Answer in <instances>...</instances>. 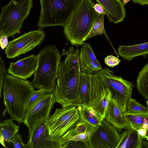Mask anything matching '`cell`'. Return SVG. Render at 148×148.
Wrapping results in <instances>:
<instances>
[{
    "mask_svg": "<svg viewBox=\"0 0 148 148\" xmlns=\"http://www.w3.org/2000/svg\"><path fill=\"white\" fill-rule=\"evenodd\" d=\"M79 51L73 46L63 49L62 55L66 56L59 65L56 87L53 93L56 103L62 107L72 106L79 95L81 71L79 63Z\"/></svg>",
    "mask_w": 148,
    "mask_h": 148,
    "instance_id": "cell-1",
    "label": "cell"
},
{
    "mask_svg": "<svg viewBox=\"0 0 148 148\" xmlns=\"http://www.w3.org/2000/svg\"><path fill=\"white\" fill-rule=\"evenodd\" d=\"M30 82L7 74L3 84V101L5 108L2 115L9 114L19 124L23 123L27 105L35 90Z\"/></svg>",
    "mask_w": 148,
    "mask_h": 148,
    "instance_id": "cell-2",
    "label": "cell"
},
{
    "mask_svg": "<svg viewBox=\"0 0 148 148\" xmlns=\"http://www.w3.org/2000/svg\"><path fill=\"white\" fill-rule=\"evenodd\" d=\"M92 0H81L63 27L67 41L77 47L81 46L99 16Z\"/></svg>",
    "mask_w": 148,
    "mask_h": 148,
    "instance_id": "cell-3",
    "label": "cell"
},
{
    "mask_svg": "<svg viewBox=\"0 0 148 148\" xmlns=\"http://www.w3.org/2000/svg\"><path fill=\"white\" fill-rule=\"evenodd\" d=\"M38 55V65L31 84L34 88L45 90L47 94L53 93L56 85L58 68L62 55L54 45L43 48Z\"/></svg>",
    "mask_w": 148,
    "mask_h": 148,
    "instance_id": "cell-4",
    "label": "cell"
},
{
    "mask_svg": "<svg viewBox=\"0 0 148 148\" xmlns=\"http://www.w3.org/2000/svg\"><path fill=\"white\" fill-rule=\"evenodd\" d=\"M41 8L37 23L39 29L66 24L81 0H39Z\"/></svg>",
    "mask_w": 148,
    "mask_h": 148,
    "instance_id": "cell-5",
    "label": "cell"
},
{
    "mask_svg": "<svg viewBox=\"0 0 148 148\" xmlns=\"http://www.w3.org/2000/svg\"><path fill=\"white\" fill-rule=\"evenodd\" d=\"M32 7V0H12L2 7L0 36L5 35L8 38L18 33Z\"/></svg>",
    "mask_w": 148,
    "mask_h": 148,
    "instance_id": "cell-6",
    "label": "cell"
},
{
    "mask_svg": "<svg viewBox=\"0 0 148 148\" xmlns=\"http://www.w3.org/2000/svg\"><path fill=\"white\" fill-rule=\"evenodd\" d=\"M99 71L111 92V100L116 103L122 113H125L127 102L132 97L134 84L116 75L108 68Z\"/></svg>",
    "mask_w": 148,
    "mask_h": 148,
    "instance_id": "cell-7",
    "label": "cell"
},
{
    "mask_svg": "<svg viewBox=\"0 0 148 148\" xmlns=\"http://www.w3.org/2000/svg\"><path fill=\"white\" fill-rule=\"evenodd\" d=\"M80 119L77 106L57 108L47 121L50 133L62 137Z\"/></svg>",
    "mask_w": 148,
    "mask_h": 148,
    "instance_id": "cell-8",
    "label": "cell"
},
{
    "mask_svg": "<svg viewBox=\"0 0 148 148\" xmlns=\"http://www.w3.org/2000/svg\"><path fill=\"white\" fill-rule=\"evenodd\" d=\"M46 34L42 29L25 33L10 41L5 50L8 58L18 57L20 55L40 45L44 41Z\"/></svg>",
    "mask_w": 148,
    "mask_h": 148,
    "instance_id": "cell-9",
    "label": "cell"
},
{
    "mask_svg": "<svg viewBox=\"0 0 148 148\" xmlns=\"http://www.w3.org/2000/svg\"><path fill=\"white\" fill-rule=\"evenodd\" d=\"M48 120H41L29 136L26 148H62L61 137L51 134Z\"/></svg>",
    "mask_w": 148,
    "mask_h": 148,
    "instance_id": "cell-10",
    "label": "cell"
},
{
    "mask_svg": "<svg viewBox=\"0 0 148 148\" xmlns=\"http://www.w3.org/2000/svg\"><path fill=\"white\" fill-rule=\"evenodd\" d=\"M117 129L105 119L88 140L90 148H117L120 139Z\"/></svg>",
    "mask_w": 148,
    "mask_h": 148,
    "instance_id": "cell-11",
    "label": "cell"
},
{
    "mask_svg": "<svg viewBox=\"0 0 148 148\" xmlns=\"http://www.w3.org/2000/svg\"><path fill=\"white\" fill-rule=\"evenodd\" d=\"M56 99L53 93L46 94L35 105L27 110L23 123L28 128L29 135L41 120H48Z\"/></svg>",
    "mask_w": 148,
    "mask_h": 148,
    "instance_id": "cell-12",
    "label": "cell"
},
{
    "mask_svg": "<svg viewBox=\"0 0 148 148\" xmlns=\"http://www.w3.org/2000/svg\"><path fill=\"white\" fill-rule=\"evenodd\" d=\"M38 55H31L14 62H11L7 71L17 78L26 80L34 75L38 65Z\"/></svg>",
    "mask_w": 148,
    "mask_h": 148,
    "instance_id": "cell-13",
    "label": "cell"
},
{
    "mask_svg": "<svg viewBox=\"0 0 148 148\" xmlns=\"http://www.w3.org/2000/svg\"><path fill=\"white\" fill-rule=\"evenodd\" d=\"M82 73L93 75L103 68L95 55L90 44L84 42L81 45L79 55Z\"/></svg>",
    "mask_w": 148,
    "mask_h": 148,
    "instance_id": "cell-14",
    "label": "cell"
},
{
    "mask_svg": "<svg viewBox=\"0 0 148 148\" xmlns=\"http://www.w3.org/2000/svg\"><path fill=\"white\" fill-rule=\"evenodd\" d=\"M103 8L109 21L114 24L123 21L126 11L121 0H96Z\"/></svg>",
    "mask_w": 148,
    "mask_h": 148,
    "instance_id": "cell-15",
    "label": "cell"
},
{
    "mask_svg": "<svg viewBox=\"0 0 148 148\" xmlns=\"http://www.w3.org/2000/svg\"><path fill=\"white\" fill-rule=\"evenodd\" d=\"M92 75L81 72L80 77L79 95L73 106H91Z\"/></svg>",
    "mask_w": 148,
    "mask_h": 148,
    "instance_id": "cell-16",
    "label": "cell"
},
{
    "mask_svg": "<svg viewBox=\"0 0 148 148\" xmlns=\"http://www.w3.org/2000/svg\"><path fill=\"white\" fill-rule=\"evenodd\" d=\"M104 119L114 126L119 132L128 129L127 122L117 105L110 100L106 110Z\"/></svg>",
    "mask_w": 148,
    "mask_h": 148,
    "instance_id": "cell-17",
    "label": "cell"
},
{
    "mask_svg": "<svg viewBox=\"0 0 148 148\" xmlns=\"http://www.w3.org/2000/svg\"><path fill=\"white\" fill-rule=\"evenodd\" d=\"M143 139L137 130L127 129L120 134L117 148H142Z\"/></svg>",
    "mask_w": 148,
    "mask_h": 148,
    "instance_id": "cell-18",
    "label": "cell"
},
{
    "mask_svg": "<svg viewBox=\"0 0 148 148\" xmlns=\"http://www.w3.org/2000/svg\"><path fill=\"white\" fill-rule=\"evenodd\" d=\"M118 54L124 60L128 61L139 56L148 53V42L131 46L120 45L117 49Z\"/></svg>",
    "mask_w": 148,
    "mask_h": 148,
    "instance_id": "cell-19",
    "label": "cell"
},
{
    "mask_svg": "<svg viewBox=\"0 0 148 148\" xmlns=\"http://www.w3.org/2000/svg\"><path fill=\"white\" fill-rule=\"evenodd\" d=\"M77 106L80 119L95 128L101 125L102 120L91 106Z\"/></svg>",
    "mask_w": 148,
    "mask_h": 148,
    "instance_id": "cell-20",
    "label": "cell"
},
{
    "mask_svg": "<svg viewBox=\"0 0 148 148\" xmlns=\"http://www.w3.org/2000/svg\"><path fill=\"white\" fill-rule=\"evenodd\" d=\"M108 90V89L104 84L102 77L99 71L93 75L91 106L101 98Z\"/></svg>",
    "mask_w": 148,
    "mask_h": 148,
    "instance_id": "cell-21",
    "label": "cell"
},
{
    "mask_svg": "<svg viewBox=\"0 0 148 148\" xmlns=\"http://www.w3.org/2000/svg\"><path fill=\"white\" fill-rule=\"evenodd\" d=\"M12 119L3 121L0 123V141L1 144L5 147L4 141L9 143L18 131L19 126L15 124Z\"/></svg>",
    "mask_w": 148,
    "mask_h": 148,
    "instance_id": "cell-22",
    "label": "cell"
},
{
    "mask_svg": "<svg viewBox=\"0 0 148 148\" xmlns=\"http://www.w3.org/2000/svg\"><path fill=\"white\" fill-rule=\"evenodd\" d=\"M136 87L139 92L146 100H148V63L138 73Z\"/></svg>",
    "mask_w": 148,
    "mask_h": 148,
    "instance_id": "cell-23",
    "label": "cell"
},
{
    "mask_svg": "<svg viewBox=\"0 0 148 148\" xmlns=\"http://www.w3.org/2000/svg\"><path fill=\"white\" fill-rule=\"evenodd\" d=\"M123 114L127 122L128 129L132 128L137 130L142 128L144 123L148 120V114H130L125 113Z\"/></svg>",
    "mask_w": 148,
    "mask_h": 148,
    "instance_id": "cell-24",
    "label": "cell"
},
{
    "mask_svg": "<svg viewBox=\"0 0 148 148\" xmlns=\"http://www.w3.org/2000/svg\"><path fill=\"white\" fill-rule=\"evenodd\" d=\"M105 15V14H103L99 16L94 23L91 30L85 38V40L95 36L98 35H102L103 34L112 47L115 53L119 57V55L114 48L105 29L104 26V19Z\"/></svg>",
    "mask_w": 148,
    "mask_h": 148,
    "instance_id": "cell-25",
    "label": "cell"
},
{
    "mask_svg": "<svg viewBox=\"0 0 148 148\" xmlns=\"http://www.w3.org/2000/svg\"><path fill=\"white\" fill-rule=\"evenodd\" d=\"M95 129L85 122L80 119L62 136L61 138H68L77 134L88 132Z\"/></svg>",
    "mask_w": 148,
    "mask_h": 148,
    "instance_id": "cell-26",
    "label": "cell"
},
{
    "mask_svg": "<svg viewBox=\"0 0 148 148\" xmlns=\"http://www.w3.org/2000/svg\"><path fill=\"white\" fill-rule=\"evenodd\" d=\"M111 92L109 90L101 98L91 106L102 120L104 119L106 112L111 100Z\"/></svg>",
    "mask_w": 148,
    "mask_h": 148,
    "instance_id": "cell-27",
    "label": "cell"
},
{
    "mask_svg": "<svg viewBox=\"0 0 148 148\" xmlns=\"http://www.w3.org/2000/svg\"><path fill=\"white\" fill-rule=\"evenodd\" d=\"M127 110L125 112L130 114H148V109L139 103L135 99L132 97L128 101L127 105Z\"/></svg>",
    "mask_w": 148,
    "mask_h": 148,
    "instance_id": "cell-28",
    "label": "cell"
},
{
    "mask_svg": "<svg viewBox=\"0 0 148 148\" xmlns=\"http://www.w3.org/2000/svg\"><path fill=\"white\" fill-rule=\"evenodd\" d=\"M96 128L88 132L80 134L65 138H62L61 145L68 140H72L84 142L86 143L92 137Z\"/></svg>",
    "mask_w": 148,
    "mask_h": 148,
    "instance_id": "cell-29",
    "label": "cell"
},
{
    "mask_svg": "<svg viewBox=\"0 0 148 148\" xmlns=\"http://www.w3.org/2000/svg\"><path fill=\"white\" fill-rule=\"evenodd\" d=\"M46 94L45 91L43 89L35 90L28 101L26 107L27 110L33 107Z\"/></svg>",
    "mask_w": 148,
    "mask_h": 148,
    "instance_id": "cell-30",
    "label": "cell"
},
{
    "mask_svg": "<svg viewBox=\"0 0 148 148\" xmlns=\"http://www.w3.org/2000/svg\"><path fill=\"white\" fill-rule=\"evenodd\" d=\"M62 148H90L88 142L72 140H68L61 145Z\"/></svg>",
    "mask_w": 148,
    "mask_h": 148,
    "instance_id": "cell-31",
    "label": "cell"
},
{
    "mask_svg": "<svg viewBox=\"0 0 148 148\" xmlns=\"http://www.w3.org/2000/svg\"><path fill=\"white\" fill-rule=\"evenodd\" d=\"M10 142L13 144L15 148H26V144L23 143L21 136L18 133L16 134Z\"/></svg>",
    "mask_w": 148,
    "mask_h": 148,
    "instance_id": "cell-32",
    "label": "cell"
},
{
    "mask_svg": "<svg viewBox=\"0 0 148 148\" xmlns=\"http://www.w3.org/2000/svg\"><path fill=\"white\" fill-rule=\"evenodd\" d=\"M7 74L5 69L4 61L1 56H0V91L1 92V89L2 88L4 78Z\"/></svg>",
    "mask_w": 148,
    "mask_h": 148,
    "instance_id": "cell-33",
    "label": "cell"
},
{
    "mask_svg": "<svg viewBox=\"0 0 148 148\" xmlns=\"http://www.w3.org/2000/svg\"><path fill=\"white\" fill-rule=\"evenodd\" d=\"M121 60L112 55L108 56L104 59L105 63L109 66L114 67L119 64Z\"/></svg>",
    "mask_w": 148,
    "mask_h": 148,
    "instance_id": "cell-34",
    "label": "cell"
},
{
    "mask_svg": "<svg viewBox=\"0 0 148 148\" xmlns=\"http://www.w3.org/2000/svg\"><path fill=\"white\" fill-rule=\"evenodd\" d=\"M93 8L99 16L103 14H106V12L103 8L99 3L95 4Z\"/></svg>",
    "mask_w": 148,
    "mask_h": 148,
    "instance_id": "cell-35",
    "label": "cell"
},
{
    "mask_svg": "<svg viewBox=\"0 0 148 148\" xmlns=\"http://www.w3.org/2000/svg\"><path fill=\"white\" fill-rule=\"evenodd\" d=\"M8 37L6 36H0V45L1 48L4 49L8 44Z\"/></svg>",
    "mask_w": 148,
    "mask_h": 148,
    "instance_id": "cell-36",
    "label": "cell"
},
{
    "mask_svg": "<svg viewBox=\"0 0 148 148\" xmlns=\"http://www.w3.org/2000/svg\"><path fill=\"white\" fill-rule=\"evenodd\" d=\"M132 1L143 6L148 5V0H132Z\"/></svg>",
    "mask_w": 148,
    "mask_h": 148,
    "instance_id": "cell-37",
    "label": "cell"
},
{
    "mask_svg": "<svg viewBox=\"0 0 148 148\" xmlns=\"http://www.w3.org/2000/svg\"><path fill=\"white\" fill-rule=\"evenodd\" d=\"M147 130L148 129L144 128H141L137 131L139 134L143 138L146 135Z\"/></svg>",
    "mask_w": 148,
    "mask_h": 148,
    "instance_id": "cell-38",
    "label": "cell"
},
{
    "mask_svg": "<svg viewBox=\"0 0 148 148\" xmlns=\"http://www.w3.org/2000/svg\"><path fill=\"white\" fill-rule=\"evenodd\" d=\"M143 139V148H148V140Z\"/></svg>",
    "mask_w": 148,
    "mask_h": 148,
    "instance_id": "cell-39",
    "label": "cell"
},
{
    "mask_svg": "<svg viewBox=\"0 0 148 148\" xmlns=\"http://www.w3.org/2000/svg\"><path fill=\"white\" fill-rule=\"evenodd\" d=\"M131 0H122L123 4L124 5H126L127 3Z\"/></svg>",
    "mask_w": 148,
    "mask_h": 148,
    "instance_id": "cell-40",
    "label": "cell"
},
{
    "mask_svg": "<svg viewBox=\"0 0 148 148\" xmlns=\"http://www.w3.org/2000/svg\"><path fill=\"white\" fill-rule=\"evenodd\" d=\"M144 139L148 140V130H147V133L145 136L143 138Z\"/></svg>",
    "mask_w": 148,
    "mask_h": 148,
    "instance_id": "cell-41",
    "label": "cell"
},
{
    "mask_svg": "<svg viewBox=\"0 0 148 148\" xmlns=\"http://www.w3.org/2000/svg\"><path fill=\"white\" fill-rule=\"evenodd\" d=\"M146 103L147 104V107L148 109V100H147L146 101Z\"/></svg>",
    "mask_w": 148,
    "mask_h": 148,
    "instance_id": "cell-42",
    "label": "cell"
}]
</instances>
